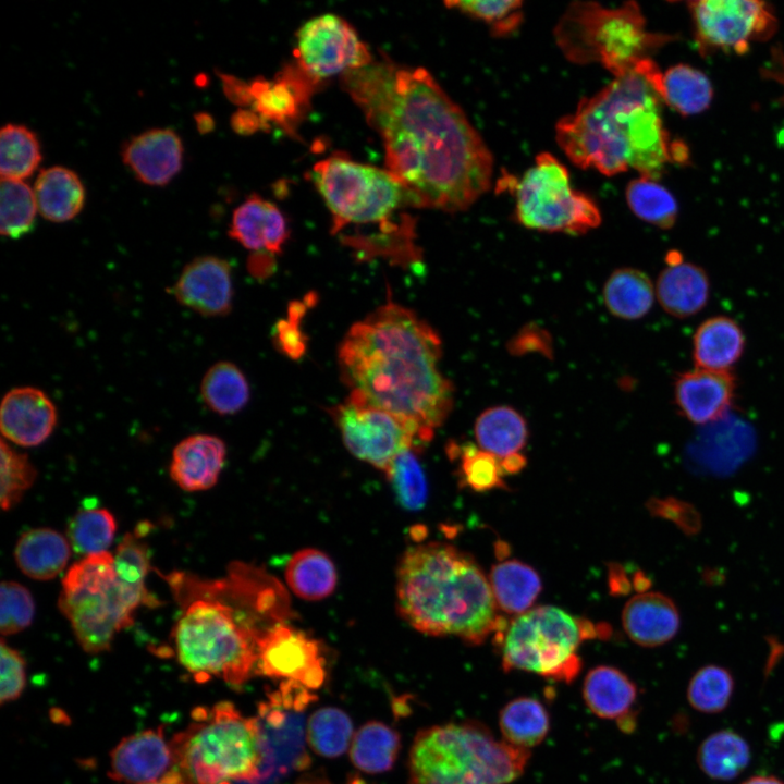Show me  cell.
Wrapping results in <instances>:
<instances>
[{"mask_svg":"<svg viewBox=\"0 0 784 784\" xmlns=\"http://www.w3.org/2000/svg\"><path fill=\"white\" fill-rule=\"evenodd\" d=\"M626 201L633 213L660 229H671L678 213L674 196L654 179L639 176L626 187Z\"/></svg>","mask_w":784,"mask_h":784,"instance_id":"cell-40","label":"cell"},{"mask_svg":"<svg viewBox=\"0 0 784 784\" xmlns=\"http://www.w3.org/2000/svg\"><path fill=\"white\" fill-rule=\"evenodd\" d=\"M700 52L725 50L744 53L754 41L775 32L776 19L763 1L700 0L688 3Z\"/></svg>","mask_w":784,"mask_h":784,"instance_id":"cell-15","label":"cell"},{"mask_svg":"<svg viewBox=\"0 0 784 784\" xmlns=\"http://www.w3.org/2000/svg\"><path fill=\"white\" fill-rule=\"evenodd\" d=\"M315 695L303 685L282 681L258 707L256 718L264 754L258 783L278 780L309 764L305 749V710Z\"/></svg>","mask_w":784,"mask_h":784,"instance_id":"cell-13","label":"cell"},{"mask_svg":"<svg viewBox=\"0 0 784 784\" xmlns=\"http://www.w3.org/2000/svg\"><path fill=\"white\" fill-rule=\"evenodd\" d=\"M592 623L553 605H539L517 615L494 635L503 670L572 682L580 672L579 645L599 634Z\"/></svg>","mask_w":784,"mask_h":784,"instance_id":"cell-11","label":"cell"},{"mask_svg":"<svg viewBox=\"0 0 784 784\" xmlns=\"http://www.w3.org/2000/svg\"><path fill=\"white\" fill-rule=\"evenodd\" d=\"M169 292L182 306L201 316H225L233 301L231 266L217 256L196 257L185 265Z\"/></svg>","mask_w":784,"mask_h":784,"instance_id":"cell-18","label":"cell"},{"mask_svg":"<svg viewBox=\"0 0 784 784\" xmlns=\"http://www.w3.org/2000/svg\"><path fill=\"white\" fill-rule=\"evenodd\" d=\"M250 389L243 371L233 363L219 362L212 365L200 382L204 404L219 415H233L242 411L249 401Z\"/></svg>","mask_w":784,"mask_h":784,"instance_id":"cell-37","label":"cell"},{"mask_svg":"<svg viewBox=\"0 0 784 784\" xmlns=\"http://www.w3.org/2000/svg\"><path fill=\"white\" fill-rule=\"evenodd\" d=\"M330 414L347 450L383 471L400 453L425 445L407 422L352 395L333 406Z\"/></svg>","mask_w":784,"mask_h":784,"instance_id":"cell-14","label":"cell"},{"mask_svg":"<svg viewBox=\"0 0 784 784\" xmlns=\"http://www.w3.org/2000/svg\"><path fill=\"white\" fill-rule=\"evenodd\" d=\"M353 784H359V783H358V781H356V782H355V783H353Z\"/></svg>","mask_w":784,"mask_h":784,"instance_id":"cell-60","label":"cell"},{"mask_svg":"<svg viewBox=\"0 0 784 784\" xmlns=\"http://www.w3.org/2000/svg\"><path fill=\"white\" fill-rule=\"evenodd\" d=\"M313 299L314 296H306L303 301L290 304L286 318L280 320L275 327L277 346L290 358L297 359L305 354L307 340L299 324L308 306L313 305Z\"/></svg>","mask_w":784,"mask_h":784,"instance_id":"cell-53","label":"cell"},{"mask_svg":"<svg viewBox=\"0 0 784 784\" xmlns=\"http://www.w3.org/2000/svg\"><path fill=\"white\" fill-rule=\"evenodd\" d=\"M0 629L10 636L27 628L35 614V603L29 590L16 581H2L0 589Z\"/></svg>","mask_w":784,"mask_h":784,"instance_id":"cell-52","label":"cell"},{"mask_svg":"<svg viewBox=\"0 0 784 784\" xmlns=\"http://www.w3.org/2000/svg\"><path fill=\"white\" fill-rule=\"evenodd\" d=\"M603 302L608 310L624 320H636L649 313L656 296L650 278L635 268L613 271L603 285Z\"/></svg>","mask_w":784,"mask_h":784,"instance_id":"cell-33","label":"cell"},{"mask_svg":"<svg viewBox=\"0 0 784 784\" xmlns=\"http://www.w3.org/2000/svg\"><path fill=\"white\" fill-rule=\"evenodd\" d=\"M662 72L650 59L609 83L559 120L556 142L583 169L612 176L629 169L660 179L670 162L687 159V149L670 139L657 89Z\"/></svg>","mask_w":784,"mask_h":784,"instance_id":"cell-3","label":"cell"},{"mask_svg":"<svg viewBox=\"0 0 784 784\" xmlns=\"http://www.w3.org/2000/svg\"><path fill=\"white\" fill-rule=\"evenodd\" d=\"M499 726L510 745L528 749L540 744L550 727L543 705L530 697H519L506 703L499 715Z\"/></svg>","mask_w":784,"mask_h":784,"instance_id":"cell-39","label":"cell"},{"mask_svg":"<svg viewBox=\"0 0 784 784\" xmlns=\"http://www.w3.org/2000/svg\"><path fill=\"white\" fill-rule=\"evenodd\" d=\"M736 382L731 371L695 368L681 373L674 400L681 414L696 425L720 420L732 406Z\"/></svg>","mask_w":784,"mask_h":784,"instance_id":"cell-21","label":"cell"},{"mask_svg":"<svg viewBox=\"0 0 784 784\" xmlns=\"http://www.w3.org/2000/svg\"><path fill=\"white\" fill-rule=\"evenodd\" d=\"M34 194L39 213L59 223L75 218L85 201V189L79 177L64 167L42 170L36 180Z\"/></svg>","mask_w":784,"mask_h":784,"instance_id":"cell-30","label":"cell"},{"mask_svg":"<svg viewBox=\"0 0 784 784\" xmlns=\"http://www.w3.org/2000/svg\"><path fill=\"white\" fill-rule=\"evenodd\" d=\"M475 437L481 450L499 460L519 454L528 439L525 418L513 407L498 405L483 411L475 422Z\"/></svg>","mask_w":784,"mask_h":784,"instance_id":"cell-32","label":"cell"},{"mask_svg":"<svg viewBox=\"0 0 784 784\" xmlns=\"http://www.w3.org/2000/svg\"><path fill=\"white\" fill-rule=\"evenodd\" d=\"M41 159L36 135L24 125L7 124L0 133V172L2 179L30 176Z\"/></svg>","mask_w":784,"mask_h":784,"instance_id":"cell-41","label":"cell"},{"mask_svg":"<svg viewBox=\"0 0 784 784\" xmlns=\"http://www.w3.org/2000/svg\"><path fill=\"white\" fill-rule=\"evenodd\" d=\"M226 456L225 443L212 434H192L172 452L170 476L183 490L195 492L216 485Z\"/></svg>","mask_w":784,"mask_h":784,"instance_id":"cell-25","label":"cell"},{"mask_svg":"<svg viewBox=\"0 0 784 784\" xmlns=\"http://www.w3.org/2000/svg\"><path fill=\"white\" fill-rule=\"evenodd\" d=\"M68 540L84 556L108 551L117 531V520L107 509H85L69 522Z\"/></svg>","mask_w":784,"mask_h":784,"instance_id":"cell-43","label":"cell"},{"mask_svg":"<svg viewBox=\"0 0 784 784\" xmlns=\"http://www.w3.org/2000/svg\"><path fill=\"white\" fill-rule=\"evenodd\" d=\"M550 343L548 332L541 331L535 326H527L509 344V350L516 355L540 352L548 356L551 351Z\"/></svg>","mask_w":784,"mask_h":784,"instance_id":"cell-55","label":"cell"},{"mask_svg":"<svg viewBox=\"0 0 784 784\" xmlns=\"http://www.w3.org/2000/svg\"><path fill=\"white\" fill-rule=\"evenodd\" d=\"M229 235L254 254L273 256L282 253L289 226L279 207L253 194L234 210Z\"/></svg>","mask_w":784,"mask_h":784,"instance_id":"cell-23","label":"cell"},{"mask_svg":"<svg viewBox=\"0 0 784 784\" xmlns=\"http://www.w3.org/2000/svg\"><path fill=\"white\" fill-rule=\"evenodd\" d=\"M0 448V505L9 511L33 486L37 471L28 456L17 452L4 439Z\"/></svg>","mask_w":784,"mask_h":784,"instance_id":"cell-48","label":"cell"},{"mask_svg":"<svg viewBox=\"0 0 784 784\" xmlns=\"http://www.w3.org/2000/svg\"><path fill=\"white\" fill-rule=\"evenodd\" d=\"M417 451L400 453L384 471L400 504L411 511L420 510L427 500V481Z\"/></svg>","mask_w":784,"mask_h":784,"instance_id":"cell-46","label":"cell"},{"mask_svg":"<svg viewBox=\"0 0 784 784\" xmlns=\"http://www.w3.org/2000/svg\"><path fill=\"white\" fill-rule=\"evenodd\" d=\"M750 761L748 743L736 732L722 730L709 735L699 746L697 762L711 779L727 781L740 774Z\"/></svg>","mask_w":784,"mask_h":784,"instance_id":"cell-36","label":"cell"},{"mask_svg":"<svg viewBox=\"0 0 784 784\" xmlns=\"http://www.w3.org/2000/svg\"><path fill=\"white\" fill-rule=\"evenodd\" d=\"M554 36L565 57L575 63L598 62L614 77L633 70L671 36L647 30L636 2L605 8L574 2L560 19Z\"/></svg>","mask_w":784,"mask_h":784,"instance_id":"cell-10","label":"cell"},{"mask_svg":"<svg viewBox=\"0 0 784 784\" xmlns=\"http://www.w3.org/2000/svg\"><path fill=\"white\" fill-rule=\"evenodd\" d=\"M58 412L52 400L35 387H16L5 393L0 407L3 439L21 445L37 446L53 432Z\"/></svg>","mask_w":784,"mask_h":784,"instance_id":"cell-20","label":"cell"},{"mask_svg":"<svg viewBox=\"0 0 784 784\" xmlns=\"http://www.w3.org/2000/svg\"><path fill=\"white\" fill-rule=\"evenodd\" d=\"M37 203L30 187L20 180L2 179L0 188V232L19 238L34 226Z\"/></svg>","mask_w":784,"mask_h":784,"instance_id":"cell-44","label":"cell"},{"mask_svg":"<svg viewBox=\"0 0 784 784\" xmlns=\"http://www.w3.org/2000/svg\"><path fill=\"white\" fill-rule=\"evenodd\" d=\"M71 544L65 536L51 528H35L17 540L14 558L19 568L28 577L49 580L68 564Z\"/></svg>","mask_w":784,"mask_h":784,"instance_id":"cell-29","label":"cell"},{"mask_svg":"<svg viewBox=\"0 0 784 784\" xmlns=\"http://www.w3.org/2000/svg\"><path fill=\"white\" fill-rule=\"evenodd\" d=\"M159 604L147 588L133 587L118 576L109 551L73 563L58 600L79 646L90 654L108 651L115 636L133 624L138 607Z\"/></svg>","mask_w":784,"mask_h":784,"instance_id":"cell-9","label":"cell"},{"mask_svg":"<svg viewBox=\"0 0 784 784\" xmlns=\"http://www.w3.org/2000/svg\"><path fill=\"white\" fill-rule=\"evenodd\" d=\"M396 603L401 616L431 636H456L480 645L501 632L489 579L473 558L455 547L430 542L403 554L396 574Z\"/></svg>","mask_w":784,"mask_h":784,"instance_id":"cell-5","label":"cell"},{"mask_svg":"<svg viewBox=\"0 0 784 784\" xmlns=\"http://www.w3.org/2000/svg\"><path fill=\"white\" fill-rule=\"evenodd\" d=\"M734 679L719 665H706L690 678L687 688L689 705L697 711L714 714L723 711L732 697Z\"/></svg>","mask_w":784,"mask_h":784,"instance_id":"cell-45","label":"cell"},{"mask_svg":"<svg viewBox=\"0 0 784 784\" xmlns=\"http://www.w3.org/2000/svg\"><path fill=\"white\" fill-rule=\"evenodd\" d=\"M343 82L381 136L385 169L414 208L462 211L489 189V148L427 70L372 61Z\"/></svg>","mask_w":784,"mask_h":784,"instance_id":"cell-1","label":"cell"},{"mask_svg":"<svg viewBox=\"0 0 784 784\" xmlns=\"http://www.w3.org/2000/svg\"><path fill=\"white\" fill-rule=\"evenodd\" d=\"M259 577L256 569L243 603L242 565H235L228 578L218 581H203L184 574L166 577L184 607L173 628L174 653L180 665L197 682L217 677L241 687L256 671L257 644L268 629L259 626L258 615L278 618L283 615L244 608L267 580L266 575Z\"/></svg>","mask_w":784,"mask_h":784,"instance_id":"cell-4","label":"cell"},{"mask_svg":"<svg viewBox=\"0 0 784 784\" xmlns=\"http://www.w3.org/2000/svg\"><path fill=\"white\" fill-rule=\"evenodd\" d=\"M530 751L497 740L480 723L434 725L417 733L409 752L411 784H509Z\"/></svg>","mask_w":784,"mask_h":784,"instance_id":"cell-8","label":"cell"},{"mask_svg":"<svg viewBox=\"0 0 784 784\" xmlns=\"http://www.w3.org/2000/svg\"><path fill=\"white\" fill-rule=\"evenodd\" d=\"M256 671L274 679L296 682L313 690L326 678L318 642L283 622L269 627L257 644Z\"/></svg>","mask_w":784,"mask_h":784,"instance_id":"cell-17","label":"cell"},{"mask_svg":"<svg viewBox=\"0 0 784 784\" xmlns=\"http://www.w3.org/2000/svg\"><path fill=\"white\" fill-rule=\"evenodd\" d=\"M743 784H784L774 776L757 775L746 780Z\"/></svg>","mask_w":784,"mask_h":784,"instance_id":"cell-59","label":"cell"},{"mask_svg":"<svg viewBox=\"0 0 784 784\" xmlns=\"http://www.w3.org/2000/svg\"><path fill=\"white\" fill-rule=\"evenodd\" d=\"M310 177L331 212L332 234L343 233L341 241L360 257L400 265L418 259L414 222L404 212L414 208L411 196L387 169L336 154L316 162Z\"/></svg>","mask_w":784,"mask_h":784,"instance_id":"cell-6","label":"cell"},{"mask_svg":"<svg viewBox=\"0 0 784 784\" xmlns=\"http://www.w3.org/2000/svg\"><path fill=\"white\" fill-rule=\"evenodd\" d=\"M399 733L389 725L372 721L364 724L353 736L350 757L359 770L375 774L390 770L400 751Z\"/></svg>","mask_w":784,"mask_h":784,"instance_id":"cell-38","label":"cell"},{"mask_svg":"<svg viewBox=\"0 0 784 784\" xmlns=\"http://www.w3.org/2000/svg\"><path fill=\"white\" fill-rule=\"evenodd\" d=\"M665 260L667 266L659 274L654 287L661 307L676 318L696 315L709 299L707 272L698 265L685 261L678 252H670Z\"/></svg>","mask_w":784,"mask_h":784,"instance_id":"cell-24","label":"cell"},{"mask_svg":"<svg viewBox=\"0 0 784 784\" xmlns=\"http://www.w3.org/2000/svg\"><path fill=\"white\" fill-rule=\"evenodd\" d=\"M433 328L393 302L354 323L340 343L341 379L350 394L412 426L427 444L453 408L454 388L440 369Z\"/></svg>","mask_w":784,"mask_h":784,"instance_id":"cell-2","label":"cell"},{"mask_svg":"<svg viewBox=\"0 0 784 784\" xmlns=\"http://www.w3.org/2000/svg\"><path fill=\"white\" fill-rule=\"evenodd\" d=\"M289 588L299 598L317 601L329 597L338 584L334 563L324 552L308 548L295 552L285 568Z\"/></svg>","mask_w":784,"mask_h":784,"instance_id":"cell-34","label":"cell"},{"mask_svg":"<svg viewBox=\"0 0 784 784\" xmlns=\"http://www.w3.org/2000/svg\"><path fill=\"white\" fill-rule=\"evenodd\" d=\"M289 77L275 82L255 81L248 85V102L264 118L275 122H287L299 107V89Z\"/></svg>","mask_w":784,"mask_h":784,"instance_id":"cell-47","label":"cell"},{"mask_svg":"<svg viewBox=\"0 0 784 784\" xmlns=\"http://www.w3.org/2000/svg\"><path fill=\"white\" fill-rule=\"evenodd\" d=\"M515 220L541 232L586 233L601 223L597 204L572 187L567 168L550 152H541L520 180L511 183Z\"/></svg>","mask_w":784,"mask_h":784,"instance_id":"cell-12","label":"cell"},{"mask_svg":"<svg viewBox=\"0 0 784 784\" xmlns=\"http://www.w3.org/2000/svg\"><path fill=\"white\" fill-rule=\"evenodd\" d=\"M109 776L126 784L157 781L174 768L171 743L162 727L148 728L122 738L110 752Z\"/></svg>","mask_w":784,"mask_h":784,"instance_id":"cell-19","label":"cell"},{"mask_svg":"<svg viewBox=\"0 0 784 784\" xmlns=\"http://www.w3.org/2000/svg\"><path fill=\"white\" fill-rule=\"evenodd\" d=\"M488 579L498 609L516 616L531 609L542 589L539 574L518 560L494 564Z\"/></svg>","mask_w":784,"mask_h":784,"instance_id":"cell-31","label":"cell"},{"mask_svg":"<svg viewBox=\"0 0 784 784\" xmlns=\"http://www.w3.org/2000/svg\"><path fill=\"white\" fill-rule=\"evenodd\" d=\"M627 636L642 647H658L678 632L679 614L674 602L660 592H640L632 597L622 612Z\"/></svg>","mask_w":784,"mask_h":784,"instance_id":"cell-26","label":"cell"},{"mask_svg":"<svg viewBox=\"0 0 784 784\" xmlns=\"http://www.w3.org/2000/svg\"><path fill=\"white\" fill-rule=\"evenodd\" d=\"M294 52L299 69L313 79L344 75L372 62L356 29L332 13L315 16L299 27Z\"/></svg>","mask_w":784,"mask_h":784,"instance_id":"cell-16","label":"cell"},{"mask_svg":"<svg viewBox=\"0 0 784 784\" xmlns=\"http://www.w3.org/2000/svg\"><path fill=\"white\" fill-rule=\"evenodd\" d=\"M174 768L187 784H258L264 754L256 718L230 701L198 707L192 722L170 740Z\"/></svg>","mask_w":784,"mask_h":784,"instance_id":"cell-7","label":"cell"},{"mask_svg":"<svg viewBox=\"0 0 784 784\" xmlns=\"http://www.w3.org/2000/svg\"><path fill=\"white\" fill-rule=\"evenodd\" d=\"M145 784H187L183 775L174 768L161 779Z\"/></svg>","mask_w":784,"mask_h":784,"instance_id":"cell-57","label":"cell"},{"mask_svg":"<svg viewBox=\"0 0 784 784\" xmlns=\"http://www.w3.org/2000/svg\"><path fill=\"white\" fill-rule=\"evenodd\" d=\"M659 95L664 103L679 114L693 115L710 106L713 88L703 72L679 63L662 73Z\"/></svg>","mask_w":784,"mask_h":784,"instance_id":"cell-35","label":"cell"},{"mask_svg":"<svg viewBox=\"0 0 784 784\" xmlns=\"http://www.w3.org/2000/svg\"><path fill=\"white\" fill-rule=\"evenodd\" d=\"M123 162L142 183L168 184L181 170L183 145L170 128H154L131 138L122 150Z\"/></svg>","mask_w":784,"mask_h":784,"instance_id":"cell-22","label":"cell"},{"mask_svg":"<svg viewBox=\"0 0 784 784\" xmlns=\"http://www.w3.org/2000/svg\"><path fill=\"white\" fill-rule=\"evenodd\" d=\"M1 705L16 700L26 685V662L14 648L1 640Z\"/></svg>","mask_w":784,"mask_h":784,"instance_id":"cell-54","label":"cell"},{"mask_svg":"<svg viewBox=\"0 0 784 784\" xmlns=\"http://www.w3.org/2000/svg\"><path fill=\"white\" fill-rule=\"evenodd\" d=\"M450 453L460 454L462 479L473 490L483 492L505 488L501 463L494 455L473 444L462 448L453 444Z\"/></svg>","mask_w":784,"mask_h":784,"instance_id":"cell-51","label":"cell"},{"mask_svg":"<svg viewBox=\"0 0 784 784\" xmlns=\"http://www.w3.org/2000/svg\"><path fill=\"white\" fill-rule=\"evenodd\" d=\"M500 463L504 475L514 474L524 468L526 458L519 453L500 460Z\"/></svg>","mask_w":784,"mask_h":784,"instance_id":"cell-56","label":"cell"},{"mask_svg":"<svg viewBox=\"0 0 784 784\" xmlns=\"http://www.w3.org/2000/svg\"><path fill=\"white\" fill-rule=\"evenodd\" d=\"M150 527L149 523L138 524L132 532L125 534L112 553L118 576L133 587L146 588L145 579L151 566L149 549L143 538Z\"/></svg>","mask_w":784,"mask_h":784,"instance_id":"cell-49","label":"cell"},{"mask_svg":"<svg viewBox=\"0 0 784 784\" xmlns=\"http://www.w3.org/2000/svg\"><path fill=\"white\" fill-rule=\"evenodd\" d=\"M195 119L199 132H208L211 130L213 121L211 120L210 115L206 113H199L195 117Z\"/></svg>","mask_w":784,"mask_h":784,"instance_id":"cell-58","label":"cell"},{"mask_svg":"<svg viewBox=\"0 0 784 784\" xmlns=\"http://www.w3.org/2000/svg\"><path fill=\"white\" fill-rule=\"evenodd\" d=\"M450 9L486 23L497 37H505L513 34L523 22V2L516 0L503 1H448L444 3Z\"/></svg>","mask_w":784,"mask_h":784,"instance_id":"cell-50","label":"cell"},{"mask_svg":"<svg viewBox=\"0 0 784 784\" xmlns=\"http://www.w3.org/2000/svg\"><path fill=\"white\" fill-rule=\"evenodd\" d=\"M745 336L738 323L726 316L705 320L693 338V359L697 368L731 371L740 358Z\"/></svg>","mask_w":784,"mask_h":784,"instance_id":"cell-28","label":"cell"},{"mask_svg":"<svg viewBox=\"0 0 784 784\" xmlns=\"http://www.w3.org/2000/svg\"><path fill=\"white\" fill-rule=\"evenodd\" d=\"M306 739L310 748L319 756L336 758L343 755L351 746L353 739L352 721L339 708H320L308 719Z\"/></svg>","mask_w":784,"mask_h":784,"instance_id":"cell-42","label":"cell"},{"mask_svg":"<svg viewBox=\"0 0 784 784\" xmlns=\"http://www.w3.org/2000/svg\"><path fill=\"white\" fill-rule=\"evenodd\" d=\"M583 697L597 716L617 720L625 731L634 726L632 708L637 699V687L618 669L608 665L591 669L584 681Z\"/></svg>","mask_w":784,"mask_h":784,"instance_id":"cell-27","label":"cell"}]
</instances>
